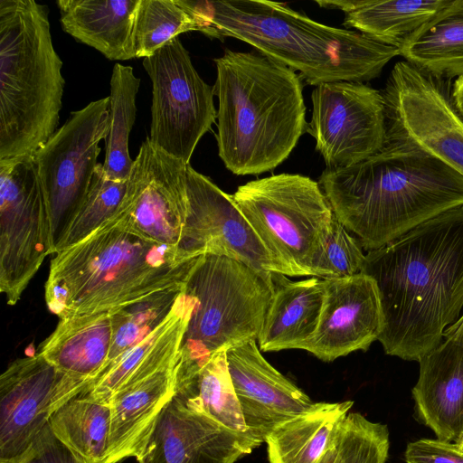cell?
Returning a JSON list of instances; mask_svg holds the SVG:
<instances>
[{
  "label": "cell",
  "instance_id": "obj_33",
  "mask_svg": "<svg viewBox=\"0 0 463 463\" xmlns=\"http://www.w3.org/2000/svg\"><path fill=\"white\" fill-rule=\"evenodd\" d=\"M127 181H115L107 176L103 165H97L89 190L66 226L54 253L83 241L118 210L127 189Z\"/></svg>",
  "mask_w": 463,
  "mask_h": 463
},
{
  "label": "cell",
  "instance_id": "obj_16",
  "mask_svg": "<svg viewBox=\"0 0 463 463\" xmlns=\"http://www.w3.org/2000/svg\"><path fill=\"white\" fill-rule=\"evenodd\" d=\"M186 164L156 147L139 148L120 206L112 216L142 235L178 247L187 211Z\"/></svg>",
  "mask_w": 463,
  "mask_h": 463
},
{
  "label": "cell",
  "instance_id": "obj_7",
  "mask_svg": "<svg viewBox=\"0 0 463 463\" xmlns=\"http://www.w3.org/2000/svg\"><path fill=\"white\" fill-rule=\"evenodd\" d=\"M185 288L194 304L181 344L178 379L223 348L257 341L274 292L272 273L212 254L199 257Z\"/></svg>",
  "mask_w": 463,
  "mask_h": 463
},
{
  "label": "cell",
  "instance_id": "obj_20",
  "mask_svg": "<svg viewBox=\"0 0 463 463\" xmlns=\"http://www.w3.org/2000/svg\"><path fill=\"white\" fill-rule=\"evenodd\" d=\"M179 366L180 356L110 397L109 444L102 463L141 457L161 413L176 394Z\"/></svg>",
  "mask_w": 463,
  "mask_h": 463
},
{
  "label": "cell",
  "instance_id": "obj_25",
  "mask_svg": "<svg viewBox=\"0 0 463 463\" xmlns=\"http://www.w3.org/2000/svg\"><path fill=\"white\" fill-rule=\"evenodd\" d=\"M111 341L109 310L72 316L60 318L52 333L40 345L38 353L87 388L106 364Z\"/></svg>",
  "mask_w": 463,
  "mask_h": 463
},
{
  "label": "cell",
  "instance_id": "obj_3",
  "mask_svg": "<svg viewBox=\"0 0 463 463\" xmlns=\"http://www.w3.org/2000/svg\"><path fill=\"white\" fill-rule=\"evenodd\" d=\"M208 37L239 39L298 71L306 83L366 82L400 49L354 30L328 26L267 0H175Z\"/></svg>",
  "mask_w": 463,
  "mask_h": 463
},
{
  "label": "cell",
  "instance_id": "obj_22",
  "mask_svg": "<svg viewBox=\"0 0 463 463\" xmlns=\"http://www.w3.org/2000/svg\"><path fill=\"white\" fill-rule=\"evenodd\" d=\"M194 299L185 287L166 320L141 342L106 366L80 394L109 403L123 386L165 367L180 356L181 344Z\"/></svg>",
  "mask_w": 463,
  "mask_h": 463
},
{
  "label": "cell",
  "instance_id": "obj_17",
  "mask_svg": "<svg viewBox=\"0 0 463 463\" xmlns=\"http://www.w3.org/2000/svg\"><path fill=\"white\" fill-rule=\"evenodd\" d=\"M323 283L325 298L318 327L303 350L324 362L366 351L383 327L374 280L361 272L325 279Z\"/></svg>",
  "mask_w": 463,
  "mask_h": 463
},
{
  "label": "cell",
  "instance_id": "obj_29",
  "mask_svg": "<svg viewBox=\"0 0 463 463\" xmlns=\"http://www.w3.org/2000/svg\"><path fill=\"white\" fill-rule=\"evenodd\" d=\"M226 348L213 354L193 374L177 379L176 396L190 409L223 427L247 433L240 402L228 370Z\"/></svg>",
  "mask_w": 463,
  "mask_h": 463
},
{
  "label": "cell",
  "instance_id": "obj_13",
  "mask_svg": "<svg viewBox=\"0 0 463 463\" xmlns=\"http://www.w3.org/2000/svg\"><path fill=\"white\" fill-rule=\"evenodd\" d=\"M307 133L326 167L358 164L379 152L386 143L384 100L363 82L335 81L316 86Z\"/></svg>",
  "mask_w": 463,
  "mask_h": 463
},
{
  "label": "cell",
  "instance_id": "obj_11",
  "mask_svg": "<svg viewBox=\"0 0 463 463\" xmlns=\"http://www.w3.org/2000/svg\"><path fill=\"white\" fill-rule=\"evenodd\" d=\"M143 67L152 82L148 138L188 165L198 142L217 119L213 87L200 77L179 37L145 58Z\"/></svg>",
  "mask_w": 463,
  "mask_h": 463
},
{
  "label": "cell",
  "instance_id": "obj_19",
  "mask_svg": "<svg viewBox=\"0 0 463 463\" xmlns=\"http://www.w3.org/2000/svg\"><path fill=\"white\" fill-rule=\"evenodd\" d=\"M248 433L231 430L188 408L176 395L161 413L138 463H235L258 448Z\"/></svg>",
  "mask_w": 463,
  "mask_h": 463
},
{
  "label": "cell",
  "instance_id": "obj_37",
  "mask_svg": "<svg viewBox=\"0 0 463 463\" xmlns=\"http://www.w3.org/2000/svg\"><path fill=\"white\" fill-rule=\"evenodd\" d=\"M407 463H463V450L454 442L421 439L407 445Z\"/></svg>",
  "mask_w": 463,
  "mask_h": 463
},
{
  "label": "cell",
  "instance_id": "obj_9",
  "mask_svg": "<svg viewBox=\"0 0 463 463\" xmlns=\"http://www.w3.org/2000/svg\"><path fill=\"white\" fill-rule=\"evenodd\" d=\"M53 253L49 211L33 155L0 159V291L15 305Z\"/></svg>",
  "mask_w": 463,
  "mask_h": 463
},
{
  "label": "cell",
  "instance_id": "obj_21",
  "mask_svg": "<svg viewBox=\"0 0 463 463\" xmlns=\"http://www.w3.org/2000/svg\"><path fill=\"white\" fill-rule=\"evenodd\" d=\"M412 389L419 419L438 439L455 441L463 432V345L449 336L418 361Z\"/></svg>",
  "mask_w": 463,
  "mask_h": 463
},
{
  "label": "cell",
  "instance_id": "obj_34",
  "mask_svg": "<svg viewBox=\"0 0 463 463\" xmlns=\"http://www.w3.org/2000/svg\"><path fill=\"white\" fill-rule=\"evenodd\" d=\"M191 31L199 32L198 25L175 0H140L133 30L136 58L149 57L179 34Z\"/></svg>",
  "mask_w": 463,
  "mask_h": 463
},
{
  "label": "cell",
  "instance_id": "obj_35",
  "mask_svg": "<svg viewBox=\"0 0 463 463\" xmlns=\"http://www.w3.org/2000/svg\"><path fill=\"white\" fill-rule=\"evenodd\" d=\"M389 447L386 425L349 412L319 463H385Z\"/></svg>",
  "mask_w": 463,
  "mask_h": 463
},
{
  "label": "cell",
  "instance_id": "obj_18",
  "mask_svg": "<svg viewBox=\"0 0 463 463\" xmlns=\"http://www.w3.org/2000/svg\"><path fill=\"white\" fill-rule=\"evenodd\" d=\"M226 359L247 433L259 447L277 426L315 403L263 357L256 340L228 348Z\"/></svg>",
  "mask_w": 463,
  "mask_h": 463
},
{
  "label": "cell",
  "instance_id": "obj_30",
  "mask_svg": "<svg viewBox=\"0 0 463 463\" xmlns=\"http://www.w3.org/2000/svg\"><path fill=\"white\" fill-rule=\"evenodd\" d=\"M49 424L55 437L87 463L105 459L110 427L109 403L78 395L60 406Z\"/></svg>",
  "mask_w": 463,
  "mask_h": 463
},
{
  "label": "cell",
  "instance_id": "obj_32",
  "mask_svg": "<svg viewBox=\"0 0 463 463\" xmlns=\"http://www.w3.org/2000/svg\"><path fill=\"white\" fill-rule=\"evenodd\" d=\"M184 287L185 284L153 292L109 310L112 341L102 370L166 320Z\"/></svg>",
  "mask_w": 463,
  "mask_h": 463
},
{
  "label": "cell",
  "instance_id": "obj_39",
  "mask_svg": "<svg viewBox=\"0 0 463 463\" xmlns=\"http://www.w3.org/2000/svg\"><path fill=\"white\" fill-rule=\"evenodd\" d=\"M451 97L455 108L463 118V77L454 81L451 87Z\"/></svg>",
  "mask_w": 463,
  "mask_h": 463
},
{
  "label": "cell",
  "instance_id": "obj_28",
  "mask_svg": "<svg viewBox=\"0 0 463 463\" xmlns=\"http://www.w3.org/2000/svg\"><path fill=\"white\" fill-rule=\"evenodd\" d=\"M418 70L450 80L463 77V0H453L400 46Z\"/></svg>",
  "mask_w": 463,
  "mask_h": 463
},
{
  "label": "cell",
  "instance_id": "obj_24",
  "mask_svg": "<svg viewBox=\"0 0 463 463\" xmlns=\"http://www.w3.org/2000/svg\"><path fill=\"white\" fill-rule=\"evenodd\" d=\"M140 0H58L63 30L111 61L136 58L133 30Z\"/></svg>",
  "mask_w": 463,
  "mask_h": 463
},
{
  "label": "cell",
  "instance_id": "obj_6",
  "mask_svg": "<svg viewBox=\"0 0 463 463\" xmlns=\"http://www.w3.org/2000/svg\"><path fill=\"white\" fill-rule=\"evenodd\" d=\"M48 14L0 0V159L33 155L57 130L65 80Z\"/></svg>",
  "mask_w": 463,
  "mask_h": 463
},
{
  "label": "cell",
  "instance_id": "obj_15",
  "mask_svg": "<svg viewBox=\"0 0 463 463\" xmlns=\"http://www.w3.org/2000/svg\"><path fill=\"white\" fill-rule=\"evenodd\" d=\"M84 389L39 353L12 362L0 376V463H18L51 415Z\"/></svg>",
  "mask_w": 463,
  "mask_h": 463
},
{
  "label": "cell",
  "instance_id": "obj_14",
  "mask_svg": "<svg viewBox=\"0 0 463 463\" xmlns=\"http://www.w3.org/2000/svg\"><path fill=\"white\" fill-rule=\"evenodd\" d=\"M187 211L180 250L189 258L224 256L260 273L294 277L264 246L234 203L209 177L186 165Z\"/></svg>",
  "mask_w": 463,
  "mask_h": 463
},
{
  "label": "cell",
  "instance_id": "obj_12",
  "mask_svg": "<svg viewBox=\"0 0 463 463\" xmlns=\"http://www.w3.org/2000/svg\"><path fill=\"white\" fill-rule=\"evenodd\" d=\"M109 97L71 113L69 119L34 154L45 196L53 253L92 180L101 139L109 130Z\"/></svg>",
  "mask_w": 463,
  "mask_h": 463
},
{
  "label": "cell",
  "instance_id": "obj_31",
  "mask_svg": "<svg viewBox=\"0 0 463 463\" xmlns=\"http://www.w3.org/2000/svg\"><path fill=\"white\" fill-rule=\"evenodd\" d=\"M140 79L130 66L116 63L110 78L109 130L103 169L115 181H127L133 162L128 152V137L137 115L136 98Z\"/></svg>",
  "mask_w": 463,
  "mask_h": 463
},
{
  "label": "cell",
  "instance_id": "obj_36",
  "mask_svg": "<svg viewBox=\"0 0 463 463\" xmlns=\"http://www.w3.org/2000/svg\"><path fill=\"white\" fill-rule=\"evenodd\" d=\"M364 260L359 241L335 216L324 250L314 266V277L337 279L361 273Z\"/></svg>",
  "mask_w": 463,
  "mask_h": 463
},
{
  "label": "cell",
  "instance_id": "obj_40",
  "mask_svg": "<svg viewBox=\"0 0 463 463\" xmlns=\"http://www.w3.org/2000/svg\"><path fill=\"white\" fill-rule=\"evenodd\" d=\"M444 336L452 337L463 345V315L456 323L447 328Z\"/></svg>",
  "mask_w": 463,
  "mask_h": 463
},
{
  "label": "cell",
  "instance_id": "obj_23",
  "mask_svg": "<svg viewBox=\"0 0 463 463\" xmlns=\"http://www.w3.org/2000/svg\"><path fill=\"white\" fill-rule=\"evenodd\" d=\"M273 297L258 337L263 352L304 349L315 335L324 304L323 279L293 281L272 273Z\"/></svg>",
  "mask_w": 463,
  "mask_h": 463
},
{
  "label": "cell",
  "instance_id": "obj_4",
  "mask_svg": "<svg viewBox=\"0 0 463 463\" xmlns=\"http://www.w3.org/2000/svg\"><path fill=\"white\" fill-rule=\"evenodd\" d=\"M214 63L220 158L236 175L273 170L307 131L302 79L259 52L227 49Z\"/></svg>",
  "mask_w": 463,
  "mask_h": 463
},
{
  "label": "cell",
  "instance_id": "obj_38",
  "mask_svg": "<svg viewBox=\"0 0 463 463\" xmlns=\"http://www.w3.org/2000/svg\"><path fill=\"white\" fill-rule=\"evenodd\" d=\"M18 463H87L53 434L50 424Z\"/></svg>",
  "mask_w": 463,
  "mask_h": 463
},
{
  "label": "cell",
  "instance_id": "obj_5",
  "mask_svg": "<svg viewBox=\"0 0 463 463\" xmlns=\"http://www.w3.org/2000/svg\"><path fill=\"white\" fill-rule=\"evenodd\" d=\"M55 254L45 283V301L59 318L109 311L184 285L199 259L149 239L114 217Z\"/></svg>",
  "mask_w": 463,
  "mask_h": 463
},
{
  "label": "cell",
  "instance_id": "obj_27",
  "mask_svg": "<svg viewBox=\"0 0 463 463\" xmlns=\"http://www.w3.org/2000/svg\"><path fill=\"white\" fill-rule=\"evenodd\" d=\"M353 404V401L315 402L277 426L265 439L269 463H319Z\"/></svg>",
  "mask_w": 463,
  "mask_h": 463
},
{
  "label": "cell",
  "instance_id": "obj_10",
  "mask_svg": "<svg viewBox=\"0 0 463 463\" xmlns=\"http://www.w3.org/2000/svg\"><path fill=\"white\" fill-rule=\"evenodd\" d=\"M451 87L449 80L398 61L382 91L386 139L413 145L463 176V118Z\"/></svg>",
  "mask_w": 463,
  "mask_h": 463
},
{
  "label": "cell",
  "instance_id": "obj_1",
  "mask_svg": "<svg viewBox=\"0 0 463 463\" xmlns=\"http://www.w3.org/2000/svg\"><path fill=\"white\" fill-rule=\"evenodd\" d=\"M377 287L384 352L419 361L437 347L463 307V206L446 211L365 254Z\"/></svg>",
  "mask_w": 463,
  "mask_h": 463
},
{
  "label": "cell",
  "instance_id": "obj_8",
  "mask_svg": "<svg viewBox=\"0 0 463 463\" xmlns=\"http://www.w3.org/2000/svg\"><path fill=\"white\" fill-rule=\"evenodd\" d=\"M232 197L267 250L295 276L314 277L335 217L318 182L272 175L240 185Z\"/></svg>",
  "mask_w": 463,
  "mask_h": 463
},
{
  "label": "cell",
  "instance_id": "obj_2",
  "mask_svg": "<svg viewBox=\"0 0 463 463\" xmlns=\"http://www.w3.org/2000/svg\"><path fill=\"white\" fill-rule=\"evenodd\" d=\"M335 218L367 251L463 206V176L424 150L387 140L365 160L319 177Z\"/></svg>",
  "mask_w": 463,
  "mask_h": 463
},
{
  "label": "cell",
  "instance_id": "obj_26",
  "mask_svg": "<svg viewBox=\"0 0 463 463\" xmlns=\"http://www.w3.org/2000/svg\"><path fill=\"white\" fill-rule=\"evenodd\" d=\"M316 3L323 8L343 11V24L346 28H354L378 42L400 48L450 0H320Z\"/></svg>",
  "mask_w": 463,
  "mask_h": 463
},
{
  "label": "cell",
  "instance_id": "obj_41",
  "mask_svg": "<svg viewBox=\"0 0 463 463\" xmlns=\"http://www.w3.org/2000/svg\"><path fill=\"white\" fill-rule=\"evenodd\" d=\"M455 443L463 450V432H461L458 438L455 440Z\"/></svg>",
  "mask_w": 463,
  "mask_h": 463
}]
</instances>
